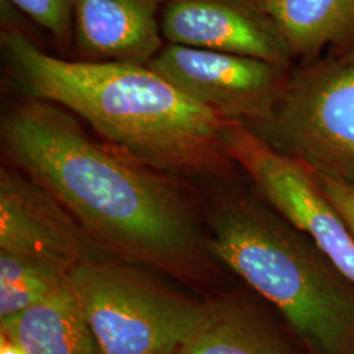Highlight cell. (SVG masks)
<instances>
[{"instance_id": "obj_13", "label": "cell", "mask_w": 354, "mask_h": 354, "mask_svg": "<svg viewBox=\"0 0 354 354\" xmlns=\"http://www.w3.org/2000/svg\"><path fill=\"white\" fill-rule=\"evenodd\" d=\"M292 58H308L354 41V0H253Z\"/></svg>"}, {"instance_id": "obj_6", "label": "cell", "mask_w": 354, "mask_h": 354, "mask_svg": "<svg viewBox=\"0 0 354 354\" xmlns=\"http://www.w3.org/2000/svg\"><path fill=\"white\" fill-rule=\"evenodd\" d=\"M223 137L230 158L250 175L266 201L354 285L353 234L320 189L314 172L238 121L228 122Z\"/></svg>"}, {"instance_id": "obj_8", "label": "cell", "mask_w": 354, "mask_h": 354, "mask_svg": "<svg viewBox=\"0 0 354 354\" xmlns=\"http://www.w3.org/2000/svg\"><path fill=\"white\" fill-rule=\"evenodd\" d=\"M0 251L30 256L68 273L111 256L48 190L12 165L0 168Z\"/></svg>"}, {"instance_id": "obj_10", "label": "cell", "mask_w": 354, "mask_h": 354, "mask_svg": "<svg viewBox=\"0 0 354 354\" xmlns=\"http://www.w3.org/2000/svg\"><path fill=\"white\" fill-rule=\"evenodd\" d=\"M167 0H74L77 59L147 64L163 48Z\"/></svg>"}, {"instance_id": "obj_3", "label": "cell", "mask_w": 354, "mask_h": 354, "mask_svg": "<svg viewBox=\"0 0 354 354\" xmlns=\"http://www.w3.org/2000/svg\"><path fill=\"white\" fill-rule=\"evenodd\" d=\"M207 248L319 354H354V285L282 215L247 197L216 203Z\"/></svg>"}, {"instance_id": "obj_4", "label": "cell", "mask_w": 354, "mask_h": 354, "mask_svg": "<svg viewBox=\"0 0 354 354\" xmlns=\"http://www.w3.org/2000/svg\"><path fill=\"white\" fill-rule=\"evenodd\" d=\"M70 285L100 354H176L206 311L109 257L75 266Z\"/></svg>"}, {"instance_id": "obj_17", "label": "cell", "mask_w": 354, "mask_h": 354, "mask_svg": "<svg viewBox=\"0 0 354 354\" xmlns=\"http://www.w3.org/2000/svg\"><path fill=\"white\" fill-rule=\"evenodd\" d=\"M0 354H26V352L10 336L0 332Z\"/></svg>"}, {"instance_id": "obj_2", "label": "cell", "mask_w": 354, "mask_h": 354, "mask_svg": "<svg viewBox=\"0 0 354 354\" xmlns=\"http://www.w3.org/2000/svg\"><path fill=\"white\" fill-rule=\"evenodd\" d=\"M10 75L28 96L84 120L104 142L171 175L225 176L230 120L203 106L147 64L89 62L45 53L8 21L0 33Z\"/></svg>"}, {"instance_id": "obj_15", "label": "cell", "mask_w": 354, "mask_h": 354, "mask_svg": "<svg viewBox=\"0 0 354 354\" xmlns=\"http://www.w3.org/2000/svg\"><path fill=\"white\" fill-rule=\"evenodd\" d=\"M15 7L49 32L62 48L73 39L74 0H10Z\"/></svg>"}, {"instance_id": "obj_12", "label": "cell", "mask_w": 354, "mask_h": 354, "mask_svg": "<svg viewBox=\"0 0 354 354\" xmlns=\"http://www.w3.org/2000/svg\"><path fill=\"white\" fill-rule=\"evenodd\" d=\"M176 354H297L256 308L235 299L206 304L198 326Z\"/></svg>"}, {"instance_id": "obj_11", "label": "cell", "mask_w": 354, "mask_h": 354, "mask_svg": "<svg viewBox=\"0 0 354 354\" xmlns=\"http://www.w3.org/2000/svg\"><path fill=\"white\" fill-rule=\"evenodd\" d=\"M0 332L26 354H100L70 281L44 301L0 319Z\"/></svg>"}, {"instance_id": "obj_9", "label": "cell", "mask_w": 354, "mask_h": 354, "mask_svg": "<svg viewBox=\"0 0 354 354\" xmlns=\"http://www.w3.org/2000/svg\"><path fill=\"white\" fill-rule=\"evenodd\" d=\"M160 29L175 45L251 57L283 68L294 59L253 0H167Z\"/></svg>"}, {"instance_id": "obj_5", "label": "cell", "mask_w": 354, "mask_h": 354, "mask_svg": "<svg viewBox=\"0 0 354 354\" xmlns=\"http://www.w3.org/2000/svg\"><path fill=\"white\" fill-rule=\"evenodd\" d=\"M252 130L314 174L354 187V41L288 75L269 121Z\"/></svg>"}, {"instance_id": "obj_7", "label": "cell", "mask_w": 354, "mask_h": 354, "mask_svg": "<svg viewBox=\"0 0 354 354\" xmlns=\"http://www.w3.org/2000/svg\"><path fill=\"white\" fill-rule=\"evenodd\" d=\"M192 100L250 129L270 118L288 68L230 53L168 44L147 64Z\"/></svg>"}, {"instance_id": "obj_14", "label": "cell", "mask_w": 354, "mask_h": 354, "mask_svg": "<svg viewBox=\"0 0 354 354\" xmlns=\"http://www.w3.org/2000/svg\"><path fill=\"white\" fill-rule=\"evenodd\" d=\"M70 281L59 266L26 254L0 251V319L48 298Z\"/></svg>"}, {"instance_id": "obj_16", "label": "cell", "mask_w": 354, "mask_h": 354, "mask_svg": "<svg viewBox=\"0 0 354 354\" xmlns=\"http://www.w3.org/2000/svg\"><path fill=\"white\" fill-rule=\"evenodd\" d=\"M317 184L330 203L336 207L354 236V187L330 177L317 175Z\"/></svg>"}, {"instance_id": "obj_1", "label": "cell", "mask_w": 354, "mask_h": 354, "mask_svg": "<svg viewBox=\"0 0 354 354\" xmlns=\"http://www.w3.org/2000/svg\"><path fill=\"white\" fill-rule=\"evenodd\" d=\"M0 134L8 162L104 252L177 274L201 261L193 210L171 174L92 138L74 114L30 96L3 113Z\"/></svg>"}]
</instances>
